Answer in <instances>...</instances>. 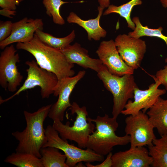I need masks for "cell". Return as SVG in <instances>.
Listing matches in <instances>:
<instances>
[{
	"label": "cell",
	"instance_id": "6da1fadb",
	"mask_svg": "<svg viewBox=\"0 0 167 167\" xmlns=\"http://www.w3.org/2000/svg\"><path fill=\"white\" fill-rule=\"evenodd\" d=\"M16 47L18 49L30 53L41 68L55 74L58 79L57 84L65 79L75 75V72L72 69L74 64L68 61L60 50L45 44L35 34L31 41L17 43Z\"/></svg>",
	"mask_w": 167,
	"mask_h": 167
},
{
	"label": "cell",
	"instance_id": "7a4b0ae2",
	"mask_svg": "<svg viewBox=\"0 0 167 167\" xmlns=\"http://www.w3.org/2000/svg\"><path fill=\"white\" fill-rule=\"evenodd\" d=\"M52 105L43 106L33 113L24 111L25 128L22 131H17L11 134L19 142L16 152L28 153L41 158L40 150L47 141L44 122Z\"/></svg>",
	"mask_w": 167,
	"mask_h": 167
},
{
	"label": "cell",
	"instance_id": "3957f363",
	"mask_svg": "<svg viewBox=\"0 0 167 167\" xmlns=\"http://www.w3.org/2000/svg\"><path fill=\"white\" fill-rule=\"evenodd\" d=\"M117 118L106 114L102 116H97L94 119L88 117V120L95 123L96 130L89 135L87 148L104 156L111 152L114 147L129 143V135H116L118 127Z\"/></svg>",
	"mask_w": 167,
	"mask_h": 167
},
{
	"label": "cell",
	"instance_id": "277c9868",
	"mask_svg": "<svg viewBox=\"0 0 167 167\" xmlns=\"http://www.w3.org/2000/svg\"><path fill=\"white\" fill-rule=\"evenodd\" d=\"M69 110L71 114L76 115L72 126L70 125L69 122L64 124L62 122L57 120L53 121L52 126L64 140L74 141L79 148H87L89 136L94 131L95 125L88 120V113L86 106L80 107L74 102Z\"/></svg>",
	"mask_w": 167,
	"mask_h": 167
},
{
	"label": "cell",
	"instance_id": "5b68a950",
	"mask_svg": "<svg viewBox=\"0 0 167 167\" xmlns=\"http://www.w3.org/2000/svg\"><path fill=\"white\" fill-rule=\"evenodd\" d=\"M97 73L104 86L113 96V117L117 118L130 99L134 97L135 89L138 87L133 74L118 76L110 73L103 65Z\"/></svg>",
	"mask_w": 167,
	"mask_h": 167
},
{
	"label": "cell",
	"instance_id": "8992f818",
	"mask_svg": "<svg viewBox=\"0 0 167 167\" xmlns=\"http://www.w3.org/2000/svg\"><path fill=\"white\" fill-rule=\"evenodd\" d=\"M47 139L46 143L43 147H51L57 148L62 151L66 159V164L68 167H76L80 162H102L104 156L96 153L91 149L87 148L84 149L69 143L60 136L58 132L51 125L45 129Z\"/></svg>",
	"mask_w": 167,
	"mask_h": 167
},
{
	"label": "cell",
	"instance_id": "52a82bcc",
	"mask_svg": "<svg viewBox=\"0 0 167 167\" xmlns=\"http://www.w3.org/2000/svg\"><path fill=\"white\" fill-rule=\"evenodd\" d=\"M25 64L28 66L26 70L27 76L23 84L11 96L5 99L1 98L0 104L11 99L23 91L37 86L41 88V95L42 99L48 98L53 94L58 82L56 75L41 68L34 60L26 61Z\"/></svg>",
	"mask_w": 167,
	"mask_h": 167
},
{
	"label": "cell",
	"instance_id": "ba28073f",
	"mask_svg": "<svg viewBox=\"0 0 167 167\" xmlns=\"http://www.w3.org/2000/svg\"><path fill=\"white\" fill-rule=\"evenodd\" d=\"M145 113L140 111L125 118V132L130 136L131 147L148 146L156 138L154 126Z\"/></svg>",
	"mask_w": 167,
	"mask_h": 167
},
{
	"label": "cell",
	"instance_id": "9c48e42d",
	"mask_svg": "<svg viewBox=\"0 0 167 167\" xmlns=\"http://www.w3.org/2000/svg\"><path fill=\"white\" fill-rule=\"evenodd\" d=\"M14 45L6 46L0 55V85L5 90L14 92L17 91L23 78L19 71L17 64L19 62V54Z\"/></svg>",
	"mask_w": 167,
	"mask_h": 167
},
{
	"label": "cell",
	"instance_id": "30bf717a",
	"mask_svg": "<svg viewBox=\"0 0 167 167\" xmlns=\"http://www.w3.org/2000/svg\"><path fill=\"white\" fill-rule=\"evenodd\" d=\"M85 70L79 71L75 75L68 77L57 85L53 93L58 96L57 101L52 104L48 116L53 121L58 120L62 122L66 110L71 106L70 97L77 83L84 76Z\"/></svg>",
	"mask_w": 167,
	"mask_h": 167
},
{
	"label": "cell",
	"instance_id": "8fae6325",
	"mask_svg": "<svg viewBox=\"0 0 167 167\" xmlns=\"http://www.w3.org/2000/svg\"><path fill=\"white\" fill-rule=\"evenodd\" d=\"M117 49L125 63L134 70L140 66L146 51L145 41L126 34H119L115 39Z\"/></svg>",
	"mask_w": 167,
	"mask_h": 167
},
{
	"label": "cell",
	"instance_id": "7c38bea8",
	"mask_svg": "<svg viewBox=\"0 0 167 167\" xmlns=\"http://www.w3.org/2000/svg\"><path fill=\"white\" fill-rule=\"evenodd\" d=\"M151 76L155 83L150 84L146 90L140 89L138 87L135 88L134 92V101L129 100L128 101L121 114L124 115H135L141 110L146 113L159 97L166 93L165 89L158 88L161 85V82L153 75Z\"/></svg>",
	"mask_w": 167,
	"mask_h": 167
},
{
	"label": "cell",
	"instance_id": "4fadbf2b",
	"mask_svg": "<svg viewBox=\"0 0 167 167\" xmlns=\"http://www.w3.org/2000/svg\"><path fill=\"white\" fill-rule=\"evenodd\" d=\"M96 53L102 64L111 74L118 76L133 74L135 70L122 59L113 40L101 41Z\"/></svg>",
	"mask_w": 167,
	"mask_h": 167
},
{
	"label": "cell",
	"instance_id": "5bb4252c",
	"mask_svg": "<svg viewBox=\"0 0 167 167\" xmlns=\"http://www.w3.org/2000/svg\"><path fill=\"white\" fill-rule=\"evenodd\" d=\"M44 24L41 19H33L25 17L13 23L10 35L0 42V48L3 49L6 46L15 42L25 43L33 38L37 29L43 30Z\"/></svg>",
	"mask_w": 167,
	"mask_h": 167
},
{
	"label": "cell",
	"instance_id": "9a60e30c",
	"mask_svg": "<svg viewBox=\"0 0 167 167\" xmlns=\"http://www.w3.org/2000/svg\"><path fill=\"white\" fill-rule=\"evenodd\" d=\"M112 167H149L153 160L144 147H131L117 152L112 156Z\"/></svg>",
	"mask_w": 167,
	"mask_h": 167
},
{
	"label": "cell",
	"instance_id": "2e32d148",
	"mask_svg": "<svg viewBox=\"0 0 167 167\" xmlns=\"http://www.w3.org/2000/svg\"><path fill=\"white\" fill-rule=\"evenodd\" d=\"M60 50L69 62L76 64L85 69H90L97 73L104 65L99 59L90 57L88 51L79 43L70 45Z\"/></svg>",
	"mask_w": 167,
	"mask_h": 167
},
{
	"label": "cell",
	"instance_id": "e0dca14e",
	"mask_svg": "<svg viewBox=\"0 0 167 167\" xmlns=\"http://www.w3.org/2000/svg\"><path fill=\"white\" fill-rule=\"evenodd\" d=\"M104 9L100 6L98 7V14L94 19L84 20L82 19L75 13L71 12L67 17V21L69 23H75L83 28L87 32L89 40L93 39L99 41L101 38L105 37L106 31L100 25V20L103 14Z\"/></svg>",
	"mask_w": 167,
	"mask_h": 167
},
{
	"label": "cell",
	"instance_id": "ac0fdd59",
	"mask_svg": "<svg viewBox=\"0 0 167 167\" xmlns=\"http://www.w3.org/2000/svg\"><path fill=\"white\" fill-rule=\"evenodd\" d=\"M147 112L149 119L161 136L167 134V98L159 97Z\"/></svg>",
	"mask_w": 167,
	"mask_h": 167
},
{
	"label": "cell",
	"instance_id": "d6986e66",
	"mask_svg": "<svg viewBox=\"0 0 167 167\" xmlns=\"http://www.w3.org/2000/svg\"><path fill=\"white\" fill-rule=\"evenodd\" d=\"M149 155L152 157L153 167H167V134L156 138L148 146Z\"/></svg>",
	"mask_w": 167,
	"mask_h": 167
},
{
	"label": "cell",
	"instance_id": "ffe728a7",
	"mask_svg": "<svg viewBox=\"0 0 167 167\" xmlns=\"http://www.w3.org/2000/svg\"><path fill=\"white\" fill-rule=\"evenodd\" d=\"M58 149L51 147L42 148L40 153L44 167H68L66 164L65 155Z\"/></svg>",
	"mask_w": 167,
	"mask_h": 167
},
{
	"label": "cell",
	"instance_id": "44dd1931",
	"mask_svg": "<svg viewBox=\"0 0 167 167\" xmlns=\"http://www.w3.org/2000/svg\"><path fill=\"white\" fill-rule=\"evenodd\" d=\"M35 34L39 39L45 44L60 50L70 45L75 37L74 30L67 36L61 38L55 37L39 29L36 31Z\"/></svg>",
	"mask_w": 167,
	"mask_h": 167
},
{
	"label": "cell",
	"instance_id": "7402d4cb",
	"mask_svg": "<svg viewBox=\"0 0 167 167\" xmlns=\"http://www.w3.org/2000/svg\"><path fill=\"white\" fill-rule=\"evenodd\" d=\"M4 161L18 167H44L41 158L25 152L13 153Z\"/></svg>",
	"mask_w": 167,
	"mask_h": 167
},
{
	"label": "cell",
	"instance_id": "603a6c76",
	"mask_svg": "<svg viewBox=\"0 0 167 167\" xmlns=\"http://www.w3.org/2000/svg\"><path fill=\"white\" fill-rule=\"evenodd\" d=\"M142 3L141 0H131L128 2L119 6L110 5L103 14L105 15L113 13L118 14L126 19L128 27L134 30L135 26L131 19V13L132 8L135 6L140 5Z\"/></svg>",
	"mask_w": 167,
	"mask_h": 167
},
{
	"label": "cell",
	"instance_id": "cb8c5ba5",
	"mask_svg": "<svg viewBox=\"0 0 167 167\" xmlns=\"http://www.w3.org/2000/svg\"><path fill=\"white\" fill-rule=\"evenodd\" d=\"M132 20L135 24V27L133 31L128 33L129 36L137 38L143 36L158 37L163 40L167 46V36L162 33L163 28L161 27L157 29H152L149 28L147 26H143L137 16L133 17Z\"/></svg>",
	"mask_w": 167,
	"mask_h": 167
},
{
	"label": "cell",
	"instance_id": "d4e9b609",
	"mask_svg": "<svg viewBox=\"0 0 167 167\" xmlns=\"http://www.w3.org/2000/svg\"><path fill=\"white\" fill-rule=\"evenodd\" d=\"M46 14L52 18L53 22L59 25L64 24L65 21L61 15L60 9L63 4L69 2L62 0H43Z\"/></svg>",
	"mask_w": 167,
	"mask_h": 167
},
{
	"label": "cell",
	"instance_id": "484cf974",
	"mask_svg": "<svg viewBox=\"0 0 167 167\" xmlns=\"http://www.w3.org/2000/svg\"><path fill=\"white\" fill-rule=\"evenodd\" d=\"M13 23L10 21H0V42L7 38L11 35Z\"/></svg>",
	"mask_w": 167,
	"mask_h": 167
},
{
	"label": "cell",
	"instance_id": "4316f807",
	"mask_svg": "<svg viewBox=\"0 0 167 167\" xmlns=\"http://www.w3.org/2000/svg\"><path fill=\"white\" fill-rule=\"evenodd\" d=\"M165 62L167 63V57L165 59ZM153 76L161 82L167 91V65L165 66L163 69L157 71L155 75Z\"/></svg>",
	"mask_w": 167,
	"mask_h": 167
},
{
	"label": "cell",
	"instance_id": "83f0119b",
	"mask_svg": "<svg viewBox=\"0 0 167 167\" xmlns=\"http://www.w3.org/2000/svg\"><path fill=\"white\" fill-rule=\"evenodd\" d=\"M20 2L19 0H0V6L2 9L15 11Z\"/></svg>",
	"mask_w": 167,
	"mask_h": 167
},
{
	"label": "cell",
	"instance_id": "f1b7e54d",
	"mask_svg": "<svg viewBox=\"0 0 167 167\" xmlns=\"http://www.w3.org/2000/svg\"><path fill=\"white\" fill-rule=\"evenodd\" d=\"M113 154L112 152L109 153L107 155L106 158L102 162L98 165H93L90 162H86L85 164L86 166L88 167H112L113 162L112 156Z\"/></svg>",
	"mask_w": 167,
	"mask_h": 167
},
{
	"label": "cell",
	"instance_id": "f546056e",
	"mask_svg": "<svg viewBox=\"0 0 167 167\" xmlns=\"http://www.w3.org/2000/svg\"><path fill=\"white\" fill-rule=\"evenodd\" d=\"M16 13L15 11L5 9H2L0 10V14L1 15L10 18H13V16L16 15Z\"/></svg>",
	"mask_w": 167,
	"mask_h": 167
},
{
	"label": "cell",
	"instance_id": "4dcf8cb0",
	"mask_svg": "<svg viewBox=\"0 0 167 167\" xmlns=\"http://www.w3.org/2000/svg\"><path fill=\"white\" fill-rule=\"evenodd\" d=\"M98 2L99 4V6L104 9L108 7L109 6L110 0H98Z\"/></svg>",
	"mask_w": 167,
	"mask_h": 167
},
{
	"label": "cell",
	"instance_id": "1f68e13d",
	"mask_svg": "<svg viewBox=\"0 0 167 167\" xmlns=\"http://www.w3.org/2000/svg\"><path fill=\"white\" fill-rule=\"evenodd\" d=\"M162 6L167 8V0H160Z\"/></svg>",
	"mask_w": 167,
	"mask_h": 167
},
{
	"label": "cell",
	"instance_id": "d6a6232c",
	"mask_svg": "<svg viewBox=\"0 0 167 167\" xmlns=\"http://www.w3.org/2000/svg\"><path fill=\"white\" fill-rule=\"evenodd\" d=\"M20 2H22V1H23L24 0H19Z\"/></svg>",
	"mask_w": 167,
	"mask_h": 167
}]
</instances>
